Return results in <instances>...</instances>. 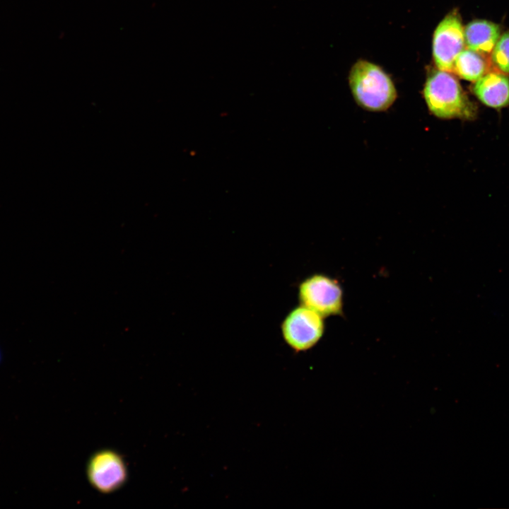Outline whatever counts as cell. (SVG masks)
Here are the masks:
<instances>
[{"mask_svg": "<svg viewBox=\"0 0 509 509\" xmlns=\"http://www.w3.org/2000/svg\"><path fill=\"white\" fill-rule=\"evenodd\" d=\"M423 98L430 112L443 119H474L478 109L450 72L433 70L428 76Z\"/></svg>", "mask_w": 509, "mask_h": 509, "instance_id": "6da1fadb", "label": "cell"}, {"mask_svg": "<svg viewBox=\"0 0 509 509\" xmlns=\"http://www.w3.org/2000/svg\"><path fill=\"white\" fill-rule=\"evenodd\" d=\"M349 84L356 103L370 112L387 110L397 96L390 76L380 66L364 59L351 68Z\"/></svg>", "mask_w": 509, "mask_h": 509, "instance_id": "7a4b0ae2", "label": "cell"}, {"mask_svg": "<svg viewBox=\"0 0 509 509\" xmlns=\"http://www.w3.org/2000/svg\"><path fill=\"white\" fill-rule=\"evenodd\" d=\"M300 305L327 317L342 312L343 293L337 281L324 274H315L305 279L298 286Z\"/></svg>", "mask_w": 509, "mask_h": 509, "instance_id": "3957f363", "label": "cell"}, {"mask_svg": "<svg viewBox=\"0 0 509 509\" xmlns=\"http://www.w3.org/2000/svg\"><path fill=\"white\" fill-rule=\"evenodd\" d=\"M286 344L295 352L312 348L324 332L323 317L312 310L299 305L291 310L281 324Z\"/></svg>", "mask_w": 509, "mask_h": 509, "instance_id": "277c9868", "label": "cell"}, {"mask_svg": "<svg viewBox=\"0 0 509 509\" xmlns=\"http://www.w3.org/2000/svg\"><path fill=\"white\" fill-rule=\"evenodd\" d=\"M464 28L457 11H451L438 23L432 42V54L438 69L452 72L454 62L464 46Z\"/></svg>", "mask_w": 509, "mask_h": 509, "instance_id": "5b68a950", "label": "cell"}, {"mask_svg": "<svg viewBox=\"0 0 509 509\" xmlns=\"http://www.w3.org/2000/svg\"><path fill=\"white\" fill-rule=\"evenodd\" d=\"M86 474L90 485L98 491L109 493L118 490L127 479L124 460L117 452L102 450L89 459Z\"/></svg>", "mask_w": 509, "mask_h": 509, "instance_id": "8992f818", "label": "cell"}, {"mask_svg": "<svg viewBox=\"0 0 509 509\" xmlns=\"http://www.w3.org/2000/svg\"><path fill=\"white\" fill-rule=\"evenodd\" d=\"M472 91L484 105L500 110L509 106V78L498 72L485 74L474 82Z\"/></svg>", "mask_w": 509, "mask_h": 509, "instance_id": "52a82bcc", "label": "cell"}, {"mask_svg": "<svg viewBox=\"0 0 509 509\" xmlns=\"http://www.w3.org/2000/svg\"><path fill=\"white\" fill-rule=\"evenodd\" d=\"M498 25L486 20H474L464 28V41L468 49L481 54L491 52L500 37Z\"/></svg>", "mask_w": 509, "mask_h": 509, "instance_id": "ba28073f", "label": "cell"}, {"mask_svg": "<svg viewBox=\"0 0 509 509\" xmlns=\"http://www.w3.org/2000/svg\"><path fill=\"white\" fill-rule=\"evenodd\" d=\"M486 71L487 64L481 54L468 48L457 57L452 70L461 78L472 82L480 78Z\"/></svg>", "mask_w": 509, "mask_h": 509, "instance_id": "9c48e42d", "label": "cell"}, {"mask_svg": "<svg viewBox=\"0 0 509 509\" xmlns=\"http://www.w3.org/2000/svg\"><path fill=\"white\" fill-rule=\"evenodd\" d=\"M491 59L501 71L509 74V32L499 37L492 50Z\"/></svg>", "mask_w": 509, "mask_h": 509, "instance_id": "30bf717a", "label": "cell"}, {"mask_svg": "<svg viewBox=\"0 0 509 509\" xmlns=\"http://www.w3.org/2000/svg\"><path fill=\"white\" fill-rule=\"evenodd\" d=\"M0 361H1V353H0Z\"/></svg>", "mask_w": 509, "mask_h": 509, "instance_id": "8fae6325", "label": "cell"}]
</instances>
